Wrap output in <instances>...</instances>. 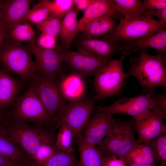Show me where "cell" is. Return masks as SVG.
Masks as SVG:
<instances>
[{
  "label": "cell",
  "mask_w": 166,
  "mask_h": 166,
  "mask_svg": "<svg viewBox=\"0 0 166 166\" xmlns=\"http://www.w3.org/2000/svg\"><path fill=\"white\" fill-rule=\"evenodd\" d=\"M32 55L29 45L7 38L0 46V61L3 69L8 73L18 75L28 83L33 75L38 72Z\"/></svg>",
  "instance_id": "cell-1"
},
{
  "label": "cell",
  "mask_w": 166,
  "mask_h": 166,
  "mask_svg": "<svg viewBox=\"0 0 166 166\" xmlns=\"http://www.w3.org/2000/svg\"><path fill=\"white\" fill-rule=\"evenodd\" d=\"M138 57L130 60V66L126 73L127 77H136L140 85L147 90H151L158 86H166V68L162 53L155 56L141 50Z\"/></svg>",
  "instance_id": "cell-2"
},
{
  "label": "cell",
  "mask_w": 166,
  "mask_h": 166,
  "mask_svg": "<svg viewBox=\"0 0 166 166\" xmlns=\"http://www.w3.org/2000/svg\"><path fill=\"white\" fill-rule=\"evenodd\" d=\"M132 97L123 98L108 106H99L96 110L112 115L122 114L136 117L145 112L157 108L162 113L166 112V95H159L152 90Z\"/></svg>",
  "instance_id": "cell-3"
},
{
  "label": "cell",
  "mask_w": 166,
  "mask_h": 166,
  "mask_svg": "<svg viewBox=\"0 0 166 166\" xmlns=\"http://www.w3.org/2000/svg\"><path fill=\"white\" fill-rule=\"evenodd\" d=\"M7 119L3 125L7 133L33 161L34 157L40 147L44 143L54 139L52 135L43 128L31 126L8 117Z\"/></svg>",
  "instance_id": "cell-4"
},
{
  "label": "cell",
  "mask_w": 166,
  "mask_h": 166,
  "mask_svg": "<svg viewBox=\"0 0 166 166\" xmlns=\"http://www.w3.org/2000/svg\"><path fill=\"white\" fill-rule=\"evenodd\" d=\"M134 123L114 119L107 136L97 144L105 156H114L123 160L126 154L138 143L135 137Z\"/></svg>",
  "instance_id": "cell-5"
},
{
  "label": "cell",
  "mask_w": 166,
  "mask_h": 166,
  "mask_svg": "<svg viewBox=\"0 0 166 166\" xmlns=\"http://www.w3.org/2000/svg\"><path fill=\"white\" fill-rule=\"evenodd\" d=\"M166 24L145 14L124 17L110 34L105 36L117 42H127L137 40L164 29Z\"/></svg>",
  "instance_id": "cell-6"
},
{
  "label": "cell",
  "mask_w": 166,
  "mask_h": 166,
  "mask_svg": "<svg viewBox=\"0 0 166 166\" xmlns=\"http://www.w3.org/2000/svg\"><path fill=\"white\" fill-rule=\"evenodd\" d=\"M8 117L27 123L33 122L43 128L53 122L42 104L32 86L16 100L13 109L7 112Z\"/></svg>",
  "instance_id": "cell-7"
},
{
  "label": "cell",
  "mask_w": 166,
  "mask_h": 166,
  "mask_svg": "<svg viewBox=\"0 0 166 166\" xmlns=\"http://www.w3.org/2000/svg\"><path fill=\"white\" fill-rule=\"evenodd\" d=\"M125 55L123 54L118 59H111L94 75L97 100L118 95L123 89L127 77L122 65Z\"/></svg>",
  "instance_id": "cell-8"
},
{
  "label": "cell",
  "mask_w": 166,
  "mask_h": 166,
  "mask_svg": "<svg viewBox=\"0 0 166 166\" xmlns=\"http://www.w3.org/2000/svg\"><path fill=\"white\" fill-rule=\"evenodd\" d=\"M96 100L85 97L66 103L61 113L55 122V126L59 128L65 124L72 130L77 141L81 139L82 131L95 109Z\"/></svg>",
  "instance_id": "cell-9"
},
{
  "label": "cell",
  "mask_w": 166,
  "mask_h": 166,
  "mask_svg": "<svg viewBox=\"0 0 166 166\" xmlns=\"http://www.w3.org/2000/svg\"><path fill=\"white\" fill-rule=\"evenodd\" d=\"M32 87L53 122L59 117L66 104L56 80L36 73L28 83Z\"/></svg>",
  "instance_id": "cell-10"
},
{
  "label": "cell",
  "mask_w": 166,
  "mask_h": 166,
  "mask_svg": "<svg viewBox=\"0 0 166 166\" xmlns=\"http://www.w3.org/2000/svg\"><path fill=\"white\" fill-rule=\"evenodd\" d=\"M29 42L35 57L37 73L56 80L64 74L62 53L65 49L57 46L54 49L42 48L36 45L35 39Z\"/></svg>",
  "instance_id": "cell-11"
},
{
  "label": "cell",
  "mask_w": 166,
  "mask_h": 166,
  "mask_svg": "<svg viewBox=\"0 0 166 166\" xmlns=\"http://www.w3.org/2000/svg\"><path fill=\"white\" fill-rule=\"evenodd\" d=\"M64 62L71 71L83 77L94 75L111 59L97 57L86 53L64 50L62 53Z\"/></svg>",
  "instance_id": "cell-12"
},
{
  "label": "cell",
  "mask_w": 166,
  "mask_h": 166,
  "mask_svg": "<svg viewBox=\"0 0 166 166\" xmlns=\"http://www.w3.org/2000/svg\"><path fill=\"white\" fill-rule=\"evenodd\" d=\"M134 119L138 143L148 142L166 132V126L163 122L164 119L157 108L147 111Z\"/></svg>",
  "instance_id": "cell-13"
},
{
  "label": "cell",
  "mask_w": 166,
  "mask_h": 166,
  "mask_svg": "<svg viewBox=\"0 0 166 166\" xmlns=\"http://www.w3.org/2000/svg\"><path fill=\"white\" fill-rule=\"evenodd\" d=\"M77 50L93 56L106 59H111L115 53L123 52L122 45L118 44L109 37L85 38L79 36L74 41Z\"/></svg>",
  "instance_id": "cell-14"
},
{
  "label": "cell",
  "mask_w": 166,
  "mask_h": 166,
  "mask_svg": "<svg viewBox=\"0 0 166 166\" xmlns=\"http://www.w3.org/2000/svg\"><path fill=\"white\" fill-rule=\"evenodd\" d=\"M114 120L112 115L96 110L83 129L81 140L89 145L96 146L107 136Z\"/></svg>",
  "instance_id": "cell-15"
},
{
  "label": "cell",
  "mask_w": 166,
  "mask_h": 166,
  "mask_svg": "<svg viewBox=\"0 0 166 166\" xmlns=\"http://www.w3.org/2000/svg\"><path fill=\"white\" fill-rule=\"evenodd\" d=\"M30 0H7L0 4V10L3 15L4 27L8 31L14 26L23 23L30 9Z\"/></svg>",
  "instance_id": "cell-16"
},
{
  "label": "cell",
  "mask_w": 166,
  "mask_h": 166,
  "mask_svg": "<svg viewBox=\"0 0 166 166\" xmlns=\"http://www.w3.org/2000/svg\"><path fill=\"white\" fill-rule=\"evenodd\" d=\"M83 77L73 73L64 74L57 80L59 92L64 100L68 102L84 97L86 85Z\"/></svg>",
  "instance_id": "cell-17"
},
{
  "label": "cell",
  "mask_w": 166,
  "mask_h": 166,
  "mask_svg": "<svg viewBox=\"0 0 166 166\" xmlns=\"http://www.w3.org/2000/svg\"><path fill=\"white\" fill-rule=\"evenodd\" d=\"M122 44L123 54L128 55L139 50L146 49H156L161 53L166 52V31L161 29L135 41L124 42Z\"/></svg>",
  "instance_id": "cell-18"
},
{
  "label": "cell",
  "mask_w": 166,
  "mask_h": 166,
  "mask_svg": "<svg viewBox=\"0 0 166 166\" xmlns=\"http://www.w3.org/2000/svg\"><path fill=\"white\" fill-rule=\"evenodd\" d=\"M21 82L0 68V110L13 107L20 96Z\"/></svg>",
  "instance_id": "cell-19"
},
{
  "label": "cell",
  "mask_w": 166,
  "mask_h": 166,
  "mask_svg": "<svg viewBox=\"0 0 166 166\" xmlns=\"http://www.w3.org/2000/svg\"><path fill=\"white\" fill-rule=\"evenodd\" d=\"M117 14L113 0H97L85 10L82 17L77 21V35L94 19L105 15Z\"/></svg>",
  "instance_id": "cell-20"
},
{
  "label": "cell",
  "mask_w": 166,
  "mask_h": 166,
  "mask_svg": "<svg viewBox=\"0 0 166 166\" xmlns=\"http://www.w3.org/2000/svg\"><path fill=\"white\" fill-rule=\"evenodd\" d=\"M0 154L28 166L37 165L10 136L1 124Z\"/></svg>",
  "instance_id": "cell-21"
},
{
  "label": "cell",
  "mask_w": 166,
  "mask_h": 166,
  "mask_svg": "<svg viewBox=\"0 0 166 166\" xmlns=\"http://www.w3.org/2000/svg\"><path fill=\"white\" fill-rule=\"evenodd\" d=\"M123 160L127 164H153L156 160L152 141L138 143L126 154Z\"/></svg>",
  "instance_id": "cell-22"
},
{
  "label": "cell",
  "mask_w": 166,
  "mask_h": 166,
  "mask_svg": "<svg viewBox=\"0 0 166 166\" xmlns=\"http://www.w3.org/2000/svg\"><path fill=\"white\" fill-rule=\"evenodd\" d=\"M79 11L76 7H73L61 21L60 30L57 37L65 50H68L77 35V17Z\"/></svg>",
  "instance_id": "cell-23"
},
{
  "label": "cell",
  "mask_w": 166,
  "mask_h": 166,
  "mask_svg": "<svg viewBox=\"0 0 166 166\" xmlns=\"http://www.w3.org/2000/svg\"><path fill=\"white\" fill-rule=\"evenodd\" d=\"M113 16L105 15L90 22L80 33L79 36L85 38H98L111 33L115 29Z\"/></svg>",
  "instance_id": "cell-24"
},
{
  "label": "cell",
  "mask_w": 166,
  "mask_h": 166,
  "mask_svg": "<svg viewBox=\"0 0 166 166\" xmlns=\"http://www.w3.org/2000/svg\"><path fill=\"white\" fill-rule=\"evenodd\" d=\"M76 142L80 153L78 166H104L105 157L97 147L86 144L81 139Z\"/></svg>",
  "instance_id": "cell-25"
},
{
  "label": "cell",
  "mask_w": 166,
  "mask_h": 166,
  "mask_svg": "<svg viewBox=\"0 0 166 166\" xmlns=\"http://www.w3.org/2000/svg\"><path fill=\"white\" fill-rule=\"evenodd\" d=\"M117 14L124 17L144 14L142 2L140 0H114Z\"/></svg>",
  "instance_id": "cell-26"
},
{
  "label": "cell",
  "mask_w": 166,
  "mask_h": 166,
  "mask_svg": "<svg viewBox=\"0 0 166 166\" xmlns=\"http://www.w3.org/2000/svg\"><path fill=\"white\" fill-rule=\"evenodd\" d=\"M34 32L32 27L27 23H20L12 27L9 30L7 38L21 42H31L34 39Z\"/></svg>",
  "instance_id": "cell-27"
},
{
  "label": "cell",
  "mask_w": 166,
  "mask_h": 166,
  "mask_svg": "<svg viewBox=\"0 0 166 166\" xmlns=\"http://www.w3.org/2000/svg\"><path fill=\"white\" fill-rule=\"evenodd\" d=\"M78 162L74 151L67 152L59 150L45 162L37 166H78Z\"/></svg>",
  "instance_id": "cell-28"
},
{
  "label": "cell",
  "mask_w": 166,
  "mask_h": 166,
  "mask_svg": "<svg viewBox=\"0 0 166 166\" xmlns=\"http://www.w3.org/2000/svg\"><path fill=\"white\" fill-rule=\"evenodd\" d=\"M40 2L49 10L50 15L55 14L61 19L73 7V0H42Z\"/></svg>",
  "instance_id": "cell-29"
},
{
  "label": "cell",
  "mask_w": 166,
  "mask_h": 166,
  "mask_svg": "<svg viewBox=\"0 0 166 166\" xmlns=\"http://www.w3.org/2000/svg\"><path fill=\"white\" fill-rule=\"evenodd\" d=\"M55 140V145L60 151L71 152L74 151L72 146L74 135L72 129L68 126L63 124L59 127Z\"/></svg>",
  "instance_id": "cell-30"
},
{
  "label": "cell",
  "mask_w": 166,
  "mask_h": 166,
  "mask_svg": "<svg viewBox=\"0 0 166 166\" xmlns=\"http://www.w3.org/2000/svg\"><path fill=\"white\" fill-rule=\"evenodd\" d=\"M61 19L56 15H49L44 21L36 24L37 28L42 33L57 37L60 30Z\"/></svg>",
  "instance_id": "cell-31"
},
{
  "label": "cell",
  "mask_w": 166,
  "mask_h": 166,
  "mask_svg": "<svg viewBox=\"0 0 166 166\" xmlns=\"http://www.w3.org/2000/svg\"><path fill=\"white\" fill-rule=\"evenodd\" d=\"M57 147L54 139L44 143L39 148L33 158L37 166L45 162L56 152L59 151Z\"/></svg>",
  "instance_id": "cell-32"
},
{
  "label": "cell",
  "mask_w": 166,
  "mask_h": 166,
  "mask_svg": "<svg viewBox=\"0 0 166 166\" xmlns=\"http://www.w3.org/2000/svg\"><path fill=\"white\" fill-rule=\"evenodd\" d=\"M49 15L48 10L40 2L30 9L26 20L37 24L44 21Z\"/></svg>",
  "instance_id": "cell-33"
},
{
  "label": "cell",
  "mask_w": 166,
  "mask_h": 166,
  "mask_svg": "<svg viewBox=\"0 0 166 166\" xmlns=\"http://www.w3.org/2000/svg\"><path fill=\"white\" fill-rule=\"evenodd\" d=\"M155 149L156 160L161 166H166V132L152 140Z\"/></svg>",
  "instance_id": "cell-34"
},
{
  "label": "cell",
  "mask_w": 166,
  "mask_h": 166,
  "mask_svg": "<svg viewBox=\"0 0 166 166\" xmlns=\"http://www.w3.org/2000/svg\"><path fill=\"white\" fill-rule=\"evenodd\" d=\"M57 37L42 33L38 37L35 42L38 46L45 49H54L57 46Z\"/></svg>",
  "instance_id": "cell-35"
},
{
  "label": "cell",
  "mask_w": 166,
  "mask_h": 166,
  "mask_svg": "<svg viewBox=\"0 0 166 166\" xmlns=\"http://www.w3.org/2000/svg\"><path fill=\"white\" fill-rule=\"evenodd\" d=\"M142 5L144 10L164 9H166V0H144L142 2Z\"/></svg>",
  "instance_id": "cell-36"
},
{
  "label": "cell",
  "mask_w": 166,
  "mask_h": 166,
  "mask_svg": "<svg viewBox=\"0 0 166 166\" xmlns=\"http://www.w3.org/2000/svg\"><path fill=\"white\" fill-rule=\"evenodd\" d=\"M144 14L151 16H156L160 19V20L166 24V9L158 10L147 9L144 10Z\"/></svg>",
  "instance_id": "cell-37"
},
{
  "label": "cell",
  "mask_w": 166,
  "mask_h": 166,
  "mask_svg": "<svg viewBox=\"0 0 166 166\" xmlns=\"http://www.w3.org/2000/svg\"><path fill=\"white\" fill-rule=\"evenodd\" d=\"M104 166H126L123 160L119 159L114 156H105Z\"/></svg>",
  "instance_id": "cell-38"
},
{
  "label": "cell",
  "mask_w": 166,
  "mask_h": 166,
  "mask_svg": "<svg viewBox=\"0 0 166 166\" xmlns=\"http://www.w3.org/2000/svg\"><path fill=\"white\" fill-rule=\"evenodd\" d=\"M0 166H28L0 154Z\"/></svg>",
  "instance_id": "cell-39"
},
{
  "label": "cell",
  "mask_w": 166,
  "mask_h": 166,
  "mask_svg": "<svg viewBox=\"0 0 166 166\" xmlns=\"http://www.w3.org/2000/svg\"><path fill=\"white\" fill-rule=\"evenodd\" d=\"M97 0H73L76 8L79 10H85Z\"/></svg>",
  "instance_id": "cell-40"
},
{
  "label": "cell",
  "mask_w": 166,
  "mask_h": 166,
  "mask_svg": "<svg viewBox=\"0 0 166 166\" xmlns=\"http://www.w3.org/2000/svg\"><path fill=\"white\" fill-rule=\"evenodd\" d=\"M8 32L4 28L0 29V46L7 38Z\"/></svg>",
  "instance_id": "cell-41"
},
{
  "label": "cell",
  "mask_w": 166,
  "mask_h": 166,
  "mask_svg": "<svg viewBox=\"0 0 166 166\" xmlns=\"http://www.w3.org/2000/svg\"><path fill=\"white\" fill-rule=\"evenodd\" d=\"M7 113L0 110V124L3 125L7 121Z\"/></svg>",
  "instance_id": "cell-42"
},
{
  "label": "cell",
  "mask_w": 166,
  "mask_h": 166,
  "mask_svg": "<svg viewBox=\"0 0 166 166\" xmlns=\"http://www.w3.org/2000/svg\"><path fill=\"white\" fill-rule=\"evenodd\" d=\"M126 166H157L155 164H127ZM159 166H161L160 165Z\"/></svg>",
  "instance_id": "cell-43"
},
{
  "label": "cell",
  "mask_w": 166,
  "mask_h": 166,
  "mask_svg": "<svg viewBox=\"0 0 166 166\" xmlns=\"http://www.w3.org/2000/svg\"><path fill=\"white\" fill-rule=\"evenodd\" d=\"M3 28H5L4 18L2 13L0 10V29Z\"/></svg>",
  "instance_id": "cell-44"
},
{
  "label": "cell",
  "mask_w": 166,
  "mask_h": 166,
  "mask_svg": "<svg viewBox=\"0 0 166 166\" xmlns=\"http://www.w3.org/2000/svg\"><path fill=\"white\" fill-rule=\"evenodd\" d=\"M2 0H0V4L2 2Z\"/></svg>",
  "instance_id": "cell-45"
}]
</instances>
